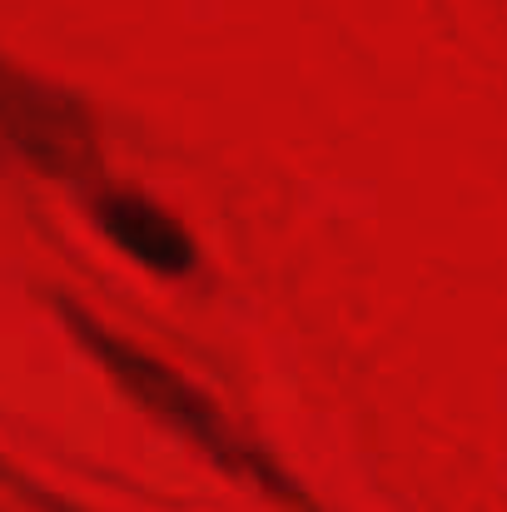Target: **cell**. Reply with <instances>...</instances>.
Masks as SVG:
<instances>
[{"label": "cell", "mask_w": 507, "mask_h": 512, "mask_svg": "<svg viewBox=\"0 0 507 512\" xmlns=\"http://www.w3.org/2000/svg\"><path fill=\"white\" fill-rule=\"evenodd\" d=\"M65 319H70V329L85 339V348L120 378V388H125L130 398H140L150 413L169 418L174 428L194 433L204 448H214V453H224V458H239V443L229 438V428H224V418L214 413V403H209L204 393H194V383H184L174 368L155 363L150 353H140V348L120 343L115 334H105L95 319H85V314L70 309V304H65Z\"/></svg>", "instance_id": "2"}, {"label": "cell", "mask_w": 507, "mask_h": 512, "mask_svg": "<svg viewBox=\"0 0 507 512\" xmlns=\"http://www.w3.org/2000/svg\"><path fill=\"white\" fill-rule=\"evenodd\" d=\"M0 150L50 179H95L100 120L70 90L0 60Z\"/></svg>", "instance_id": "1"}, {"label": "cell", "mask_w": 507, "mask_h": 512, "mask_svg": "<svg viewBox=\"0 0 507 512\" xmlns=\"http://www.w3.org/2000/svg\"><path fill=\"white\" fill-rule=\"evenodd\" d=\"M90 214H95V224H100L130 259H140L145 269H155V274H189V269H194V239L179 229V219L165 214L155 199H145V194H135V189L105 184V189H95Z\"/></svg>", "instance_id": "3"}]
</instances>
